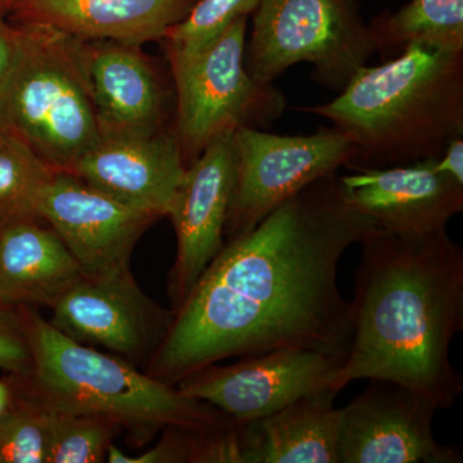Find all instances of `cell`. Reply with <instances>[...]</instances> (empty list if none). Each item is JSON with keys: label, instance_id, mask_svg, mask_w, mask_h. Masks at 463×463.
<instances>
[{"label": "cell", "instance_id": "7a4b0ae2", "mask_svg": "<svg viewBox=\"0 0 463 463\" xmlns=\"http://www.w3.org/2000/svg\"><path fill=\"white\" fill-rule=\"evenodd\" d=\"M359 245L352 344L332 388L392 381L438 410L453 407L463 392L450 362L463 330V249L447 228L421 236L376 228Z\"/></svg>", "mask_w": 463, "mask_h": 463}, {"label": "cell", "instance_id": "83f0119b", "mask_svg": "<svg viewBox=\"0 0 463 463\" xmlns=\"http://www.w3.org/2000/svg\"><path fill=\"white\" fill-rule=\"evenodd\" d=\"M24 399L25 394H24L23 381H21V392H17L12 383L0 379V420L14 412L18 405L23 403Z\"/></svg>", "mask_w": 463, "mask_h": 463}, {"label": "cell", "instance_id": "cb8c5ba5", "mask_svg": "<svg viewBox=\"0 0 463 463\" xmlns=\"http://www.w3.org/2000/svg\"><path fill=\"white\" fill-rule=\"evenodd\" d=\"M47 410L25 395L0 420V463H47Z\"/></svg>", "mask_w": 463, "mask_h": 463}, {"label": "cell", "instance_id": "ffe728a7", "mask_svg": "<svg viewBox=\"0 0 463 463\" xmlns=\"http://www.w3.org/2000/svg\"><path fill=\"white\" fill-rule=\"evenodd\" d=\"M370 30L383 57L411 44L463 51V0H411L395 14L374 18Z\"/></svg>", "mask_w": 463, "mask_h": 463}, {"label": "cell", "instance_id": "44dd1931", "mask_svg": "<svg viewBox=\"0 0 463 463\" xmlns=\"http://www.w3.org/2000/svg\"><path fill=\"white\" fill-rule=\"evenodd\" d=\"M53 173L26 143L0 130V227L39 218L36 203Z\"/></svg>", "mask_w": 463, "mask_h": 463}, {"label": "cell", "instance_id": "484cf974", "mask_svg": "<svg viewBox=\"0 0 463 463\" xmlns=\"http://www.w3.org/2000/svg\"><path fill=\"white\" fill-rule=\"evenodd\" d=\"M7 7H0V87L7 80L20 52L23 32L20 25L12 26L5 20Z\"/></svg>", "mask_w": 463, "mask_h": 463}, {"label": "cell", "instance_id": "52a82bcc", "mask_svg": "<svg viewBox=\"0 0 463 463\" xmlns=\"http://www.w3.org/2000/svg\"><path fill=\"white\" fill-rule=\"evenodd\" d=\"M376 52L354 0H260L245 66L273 84L289 67L312 63L317 83L341 91Z\"/></svg>", "mask_w": 463, "mask_h": 463}, {"label": "cell", "instance_id": "6da1fadb", "mask_svg": "<svg viewBox=\"0 0 463 463\" xmlns=\"http://www.w3.org/2000/svg\"><path fill=\"white\" fill-rule=\"evenodd\" d=\"M376 228L350 203L336 173L288 197L224 243L174 310L145 373L176 386L207 365L285 347L345 359L353 328L340 260Z\"/></svg>", "mask_w": 463, "mask_h": 463}, {"label": "cell", "instance_id": "d6986e66", "mask_svg": "<svg viewBox=\"0 0 463 463\" xmlns=\"http://www.w3.org/2000/svg\"><path fill=\"white\" fill-rule=\"evenodd\" d=\"M332 386L242 425L243 463H339L340 408Z\"/></svg>", "mask_w": 463, "mask_h": 463}, {"label": "cell", "instance_id": "30bf717a", "mask_svg": "<svg viewBox=\"0 0 463 463\" xmlns=\"http://www.w3.org/2000/svg\"><path fill=\"white\" fill-rule=\"evenodd\" d=\"M51 310L48 321L70 339L138 368L149 364L174 318V310L148 298L130 269L84 277Z\"/></svg>", "mask_w": 463, "mask_h": 463}, {"label": "cell", "instance_id": "7c38bea8", "mask_svg": "<svg viewBox=\"0 0 463 463\" xmlns=\"http://www.w3.org/2000/svg\"><path fill=\"white\" fill-rule=\"evenodd\" d=\"M438 408L392 381L368 388L340 408L339 463H458L462 453L439 443Z\"/></svg>", "mask_w": 463, "mask_h": 463}, {"label": "cell", "instance_id": "5bb4252c", "mask_svg": "<svg viewBox=\"0 0 463 463\" xmlns=\"http://www.w3.org/2000/svg\"><path fill=\"white\" fill-rule=\"evenodd\" d=\"M438 157L340 175L347 199L383 231L421 236L463 210V184L435 169Z\"/></svg>", "mask_w": 463, "mask_h": 463}, {"label": "cell", "instance_id": "ac0fdd59", "mask_svg": "<svg viewBox=\"0 0 463 463\" xmlns=\"http://www.w3.org/2000/svg\"><path fill=\"white\" fill-rule=\"evenodd\" d=\"M83 279L80 265L43 219H18L0 227L2 303L52 309Z\"/></svg>", "mask_w": 463, "mask_h": 463}, {"label": "cell", "instance_id": "3957f363", "mask_svg": "<svg viewBox=\"0 0 463 463\" xmlns=\"http://www.w3.org/2000/svg\"><path fill=\"white\" fill-rule=\"evenodd\" d=\"M298 109L327 118L352 141L349 169L439 157L463 136V51L408 45L379 66L362 67L331 102Z\"/></svg>", "mask_w": 463, "mask_h": 463}, {"label": "cell", "instance_id": "8fae6325", "mask_svg": "<svg viewBox=\"0 0 463 463\" xmlns=\"http://www.w3.org/2000/svg\"><path fill=\"white\" fill-rule=\"evenodd\" d=\"M36 214L56 232L88 279L130 269L137 242L158 219L70 172L52 174L36 203Z\"/></svg>", "mask_w": 463, "mask_h": 463}, {"label": "cell", "instance_id": "2e32d148", "mask_svg": "<svg viewBox=\"0 0 463 463\" xmlns=\"http://www.w3.org/2000/svg\"><path fill=\"white\" fill-rule=\"evenodd\" d=\"M139 45L85 41V65L102 137L163 130L165 93Z\"/></svg>", "mask_w": 463, "mask_h": 463}, {"label": "cell", "instance_id": "4316f807", "mask_svg": "<svg viewBox=\"0 0 463 463\" xmlns=\"http://www.w3.org/2000/svg\"><path fill=\"white\" fill-rule=\"evenodd\" d=\"M435 169L447 174L450 178L463 184V138L456 137L448 143L443 154L435 161Z\"/></svg>", "mask_w": 463, "mask_h": 463}, {"label": "cell", "instance_id": "ba28073f", "mask_svg": "<svg viewBox=\"0 0 463 463\" xmlns=\"http://www.w3.org/2000/svg\"><path fill=\"white\" fill-rule=\"evenodd\" d=\"M237 178L224 237L254 230L270 212L354 156V145L336 128L310 136H279L257 128L233 133Z\"/></svg>", "mask_w": 463, "mask_h": 463}, {"label": "cell", "instance_id": "4fadbf2b", "mask_svg": "<svg viewBox=\"0 0 463 463\" xmlns=\"http://www.w3.org/2000/svg\"><path fill=\"white\" fill-rule=\"evenodd\" d=\"M234 132L210 142L185 169L170 206L176 258L167 279L172 309L184 303L224 246L232 194L237 178Z\"/></svg>", "mask_w": 463, "mask_h": 463}, {"label": "cell", "instance_id": "603a6c76", "mask_svg": "<svg viewBox=\"0 0 463 463\" xmlns=\"http://www.w3.org/2000/svg\"><path fill=\"white\" fill-rule=\"evenodd\" d=\"M260 0H199L181 23L167 30V52L194 53L215 41L233 21L254 14Z\"/></svg>", "mask_w": 463, "mask_h": 463}, {"label": "cell", "instance_id": "f1b7e54d", "mask_svg": "<svg viewBox=\"0 0 463 463\" xmlns=\"http://www.w3.org/2000/svg\"><path fill=\"white\" fill-rule=\"evenodd\" d=\"M9 0H0V7H7L8 8Z\"/></svg>", "mask_w": 463, "mask_h": 463}, {"label": "cell", "instance_id": "277c9868", "mask_svg": "<svg viewBox=\"0 0 463 463\" xmlns=\"http://www.w3.org/2000/svg\"><path fill=\"white\" fill-rule=\"evenodd\" d=\"M18 309L33 355L32 373L21 377L24 392L42 407L112 420L136 443L169 428L210 430L232 422L124 359L70 339L33 307Z\"/></svg>", "mask_w": 463, "mask_h": 463}, {"label": "cell", "instance_id": "5b68a950", "mask_svg": "<svg viewBox=\"0 0 463 463\" xmlns=\"http://www.w3.org/2000/svg\"><path fill=\"white\" fill-rule=\"evenodd\" d=\"M20 52L0 87V130L54 172H70L102 138L85 65V41L21 23Z\"/></svg>", "mask_w": 463, "mask_h": 463}, {"label": "cell", "instance_id": "8992f818", "mask_svg": "<svg viewBox=\"0 0 463 463\" xmlns=\"http://www.w3.org/2000/svg\"><path fill=\"white\" fill-rule=\"evenodd\" d=\"M248 18H237L203 50L167 52L176 93L172 130L185 166L222 134L269 127L285 111L281 91L273 84L259 83L246 69Z\"/></svg>", "mask_w": 463, "mask_h": 463}, {"label": "cell", "instance_id": "7402d4cb", "mask_svg": "<svg viewBox=\"0 0 463 463\" xmlns=\"http://www.w3.org/2000/svg\"><path fill=\"white\" fill-rule=\"evenodd\" d=\"M45 408V407H44ZM47 410V463H100L124 430L118 422L91 414Z\"/></svg>", "mask_w": 463, "mask_h": 463}, {"label": "cell", "instance_id": "e0dca14e", "mask_svg": "<svg viewBox=\"0 0 463 463\" xmlns=\"http://www.w3.org/2000/svg\"><path fill=\"white\" fill-rule=\"evenodd\" d=\"M199 0H9L21 23L83 39L141 45L165 36Z\"/></svg>", "mask_w": 463, "mask_h": 463}, {"label": "cell", "instance_id": "9c48e42d", "mask_svg": "<svg viewBox=\"0 0 463 463\" xmlns=\"http://www.w3.org/2000/svg\"><path fill=\"white\" fill-rule=\"evenodd\" d=\"M345 359L285 347L207 365L176 383L187 397L215 407L237 423L258 421L298 399L331 386Z\"/></svg>", "mask_w": 463, "mask_h": 463}, {"label": "cell", "instance_id": "d4e9b609", "mask_svg": "<svg viewBox=\"0 0 463 463\" xmlns=\"http://www.w3.org/2000/svg\"><path fill=\"white\" fill-rule=\"evenodd\" d=\"M33 355L18 307L0 301V370L18 377L32 373Z\"/></svg>", "mask_w": 463, "mask_h": 463}, {"label": "cell", "instance_id": "9a60e30c", "mask_svg": "<svg viewBox=\"0 0 463 463\" xmlns=\"http://www.w3.org/2000/svg\"><path fill=\"white\" fill-rule=\"evenodd\" d=\"M185 169L175 134L163 129L102 137L70 173L125 205L160 219L169 214Z\"/></svg>", "mask_w": 463, "mask_h": 463}]
</instances>
